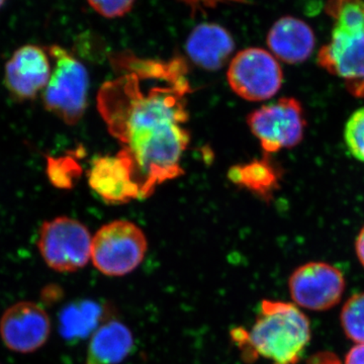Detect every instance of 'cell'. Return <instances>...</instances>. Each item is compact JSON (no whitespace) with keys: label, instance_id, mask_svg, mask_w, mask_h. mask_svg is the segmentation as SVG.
Segmentation results:
<instances>
[{"label":"cell","instance_id":"1","mask_svg":"<svg viewBox=\"0 0 364 364\" xmlns=\"http://www.w3.org/2000/svg\"><path fill=\"white\" fill-rule=\"evenodd\" d=\"M124 73L105 83L97 107L109 133L123 148L117 156L130 166L141 198L183 173L181 162L189 143V87L183 60L161 62L119 56Z\"/></svg>","mask_w":364,"mask_h":364},{"label":"cell","instance_id":"2","mask_svg":"<svg viewBox=\"0 0 364 364\" xmlns=\"http://www.w3.org/2000/svg\"><path fill=\"white\" fill-rule=\"evenodd\" d=\"M231 338L246 363L262 358L272 364H298L312 338V328L294 303L263 299L251 329L235 328Z\"/></svg>","mask_w":364,"mask_h":364},{"label":"cell","instance_id":"3","mask_svg":"<svg viewBox=\"0 0 364 364\" xmlns=\"http://www.w3.org/2000/svg\"><path fill=\"white\" fill-rule=\"evenodd\" d=\"M48 52L54 61V68L43 93L45 107L64 123L76 124L87 105V70L73 55L58 45L51 46Z\"/></svg>","mask_w":364,"mask_h":364},{"label":"cell","instance_id":"4","mask_svg":"<svg viewBox=\"0 0 364 364\" xmlns=\"http://www.w3.org/2000/svg\"><path fill=\"white\" fill-rule=\"evenodd\" d=\"M147 249V238L140 228L129 221H114L92 237L90 259L102 274L121 277L142 263Z\"/></svg>","mask_w":364,"mask_h":364},{"label":"cell","instance_id":"5","mask_svg":"<svg viewBox=\"0 0 364 364\" xmlns=\"http://www.w3.org/2000/svg\"><path fill=\"white\" fill-rule=\"evenodd\" d=\"M247 123L265 154L298 146L306 127L303 105L294 97L280 98L263 105L249 114Z\"/></svg>","mask_w":364,"mask_h":364},{"label":"cell","instance_id":"6","mask_svg":"<svg viewBox=\"0 0 364 364\" xmlns=\"http://www.w3.org/2000/svg\"><path fill=\"white\" fill-rule=\"evenodd\" d=\"M92 237L85 225L68 217L45 222L38 248L46 264L58 272H75L91 258Z\"/></svg>","mask_w":364,"mask_h":364},{"label":"cell","instance_id":"7","mask_svg":"<svg viewBox=\"0 0 364 364\" xmlns=\"http://www.w3.org/2000/svg\"><path fill=\"white\" fill-rule=\"evenodd\" d=\"M228 82L237 95L249 102H263L279 93L284 73L279 60L262 48H247L230 62Z\"/></svg>","mask_w":364,"mask_h":364},{"label":"cell","instance_id":"8","mask_svg":"<svg viewBox=\"0 0 364 364\" xmlns=\"http://www.w3.org/2000/svg\"><path fill=\"white\" fill-rule=\"evenodd\" d=\"M318 65L336 76L354 97L364 98V28L333 26L318 52Z\"/></svg>","mask_w":364,"mask_h":364},{"label":"cell","instance_id":"9","mask_svg":"<svg viewBox=\"0 0 364 364\" xmlns=\"http://www.w3.org/2000/svg\"><path fill=\"white\" fill-rule=\"evenodd\" d=\"M345 289L343 272L322 261L301 265L289 279V294L294 305L313 312H325L338 305Z\"/></svg>","mask_w":364,"mask_h":364},{"label":"cell","instance_id":"10","mask_svg":"<svg viewBox=\"0 0 364 364\" xmlns=\"http://www.w3.org/2000/svg\"><path fill=\"white\" fill-rule=\"evenodd\" d=\"M51 333V321L42 306L20 301L9 306L0 318L4 345L18 353H32L44 346Z\"/></svg>","mask_w":364,"mask_h":364},{"label":"cell","instance_id":"11","mask_svg":"<svg viewBox=\"0 0 364 364\" xmlns=\"http://www.w3.org/2000/svg\"><path fill=\"white\" fill-rule=\"evenodd\" d=\"M51 77L47 53L35 45H26L14 53L6 65L7 90L18 100L37 97Z\"/></svg>","mask_w":364,"mask_h":364},{"label":"cell","instance_id":"12","mask_svg":"<svg viewBox=\"0 0 364 364\" xmlns=\"http://www.w3.org/2000/svg\"><path fill=\"white\" fill-rule=\"evenodd\" d=\"M267 43L275 58L294 65L312 56L316 36L306 21L296 16H286L273 23L267 33Z\"/></svg>","mask_w":364,"mask_h":364},{"label":"cell","instance_id":"13","mask_svg":"<svg viewBox=\"0 0 364 364\" xmlns=\"http://www.w3.org/2000/svg\"><path fill=\"white\" fill-rule=\"evenodd\" d=\"M88 182L105 203H127L141 198L130 166L117 155L95 159L91 165Z\"/></svg>","mask_w":364,"mask_h":364},{"label":"cell","instance_id":"14","mask_svg":"<svg viewBox=\"0 0 364 364\" xmlns=\"http://www.w3.org/2000/svg\"><path fill=\"white\" fill-rule=\"evenodd\" d=\"M188 58L200 68L217 71L233 54L235 42L229 31L218 23H203L189 33L186 45Z\"/></svg>","mask_w":364,"mask_h":364},{"label":"cell","instance_id":"15","mask_svg":"<svg viewBox=\"0 0 364 364\" xmlns=\"http://www.w3.org/2000/svg\"><path fill=\"white\" fill-rule=\"evenodd\" d=\"M134 337L126 325L117 321L100 326L91 336L86 364H119L128 358Z\"/></svg>","mask_w":364,"mask_h":364},{"label":"cell","instance_id":"16","mask_svg":"<svg viewBox=\"0 0 364 364\" xmlns=\"http://www.w3.org/2000/svg\"><path fill=\"white\" fill-rule=\"evenodd\" d=\"M229 178L261 195H267L277 184L274 169L267 161H254L230 170Z\"/></svg>","mask_w":364,"mask_h":364},{"label":"cell","instance_id":"17","mask_svg":"<svg viewBox=\"0 0 364 364\" xmlns=\"http://www.w3.org/2000/svg\"><path fill=\"white\" fill-rule=\"evenodd\" d=\"M345 336L355 344H364V291L352 294L340 313Z\"/></svg>","mask_w":364,"mask_h":364},{"label":"cell","instance_id":"18","mask_svg":"<svg viewBox=\"0 0 364 364\" xmlns=\"http://www.w3.org/2000/svg\"><path fill=\"white\" fill-rule=\"evenodd\" d=\"M325 13L333 26L364 28V0H327Z\"/></svg>","mask_w":364,"mask_h":364},{"label":"cell","instance_id":"19","mask_svg":"<svg viewBox=\"0 0 364 364\" xmlns=\"http://www.w3.org/2000/svg\"><path fill=\"white\" fill-rule=\"evenodd\" d=\"M48 176L54 186L70 188L80 174V166L69 157L48 158Z\"/></svg>","mask_w":364,"mask_h":364},{"label":"cell","instance_id":"20","mask_svg":"<svg viewBox=\"0 0 364 364\" xmlns=\"http://www.w3.org/2000/svg\"><path fill=\"white\" fill-rule=\"evenodd\" d=\"M344 141L352 156L364 163V107L354 112L346 122Z\"/></svg>","mask_w":364,"mask_h":364},{"label":"cell","instance_id":"21","mask_svg":"<svg viewBox=\"0 0 364 364\" xmlns=\"http://www.w3.org/2000/svg\"><path fill=\"white\" fill-rule=\"evenodd\" d=\"M91 9L105 18H123L130 13L136 0H87Z\"/></svg>","mask_w":364,"mask_h":364},{"label":"cell","instance_id":"22","mask_svg":"<svg viewBox=\"0 0 364 364\" xmlns=\"http://www.w3.org/2000/svg\"><path fill=\"white\" fill-rule=\"evenodd\" d=\"M178 1L191 9L193 13H196V11H203L205 9H215L222 4H250L252 0H178Z\"/></svg>","mask_w":364,"mask_h":364},{"label":"cell","instance_id":"23","mask_svg":"<svg viewBox=\"0 0 364 364\" xmlns=\"http://www.w3.org/2000/svg\"><path fill=\"white\" fill-rule=\"evenodd\" d=\"M344 364H364V344H355L348 351Z\"/></svg>","mask_w":364,"mask_h":364},{"label":"cell","instance_id":"24","mask_svg":"<svg viewBox=\"0 0 364 364\" xmlns=\"http://www.w3.org/2000/svg\"><path fill=\"white\" fill-rule=\"evenodd\" d=\"M355 253L358 256V261L364 268V226L363 229L359 231L358 237L355 240Z\"/></svg>","mask_w":364,"mask_h":364},{"label":"cell","instance_id":"25","mask_svg":"<svg viewBox=\"0 0 364 364\" xmlns=\"http://www.w3.org/2000/svg\"><path fill=\"white\" fill-rule=\"evenodd\" d=\"M312 364H339L333 355H323L318 358Z\"/></svg>","mask_w":364,"mask_h":364},{"label":"cell","instance_id":"26","mask_svg":"<svg viewBox=\"0 0 364 364\" xmlns=\"http://www.w3.org/2000/svg\"><path fill=\"white\" fill-rule=\"evenodd\" d=\"M4 1H6V0H0V7L2 6V4H4Z\"/></svg>","mask_w":364,"mask_h":364}]
</instances>
